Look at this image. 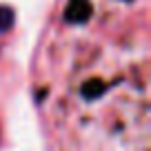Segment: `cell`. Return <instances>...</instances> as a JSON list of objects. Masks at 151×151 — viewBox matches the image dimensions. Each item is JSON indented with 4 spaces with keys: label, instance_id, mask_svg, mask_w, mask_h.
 <instances>
[{
    "label": "cell",
    "instance_id": "cell-1",
    "mask_svg": "<svg viewBox=\"0 0 151 151\" xmlns=\"http://www.w3.org/2000/svg\"><path fill=\"white\" fill-rule=\"evenodd\" d=\"M11 24H14V11L9 7H0V31H7Z\"/></svg>",
    "mask_w": 151,
    "mask_h": 151
}]
</instances>
